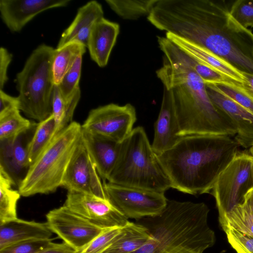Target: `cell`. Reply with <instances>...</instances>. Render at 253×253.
Instances as JSON below:
<instances>
[{
  "instance_id": "obj_1",
  "label": "cell",
  "mask_w": 253,
  "mask_h": 253,
  "mask_svg": "<svg viewBox=\"0 0 253 253\" xmlns=\"http://www.w3.org/2000/svg\"><path fill=\"white\" fill-rule=\"evenodd\" d=\"M157 29L205 48L253 74V33L231 16L225 0H158L147 17Z\"/></svg>"
},
{
  "instance_id": "obj_2",
  "label": "cell",
  "mask_w": 253,
  "mask_h": 253,
  "mask_svg": "<svg viewBox=\"0 0 253 253\" xmlns=\"http://www.w3.org/2000/svg\"><path fill=\"white\" fill-rule=\"evenodd\" d=\"M158 43L163 57L162 65L156 73L169 93L179 136L235 135V125L212 103L205 84L189 63L186 54L166 37H158Z\"/></svg>"
},
{
  "instance_id": "obj_3",
  "label": "cell",
  "mask_w": 253,
  "mask_h": 253,
  "mask_svg": "<svg viewBox=\"0 0 253 253\" xmlns=\"http://www.w3.org/2000/svg\"><path fill=\"white\" fill-rule=\"evenodd\" d=\"M240 146L232 136L199 134L180 137L157 155L171 188L191 195L210 193Z\"/></svg>"
},
{
  "instance_id": "obj_4",
  "label": "cell",
  "mask_w": 253,
  "mask_h": 253,
  "mask_svg": "<svg viewBox=\"0 0 253 253\" xmlns=\"http://www.w3.org/2000/svg\"><path fill=\"white\" fill-rule=\"evenodd\" d=\"M209 211L204 203L168 199L160 214L136 220L150 237L132 253H203L215 240L208 224Z\"/></svg>"
},
{
  "instance_id": "obj_5",
  "label": "cell",
  "mask_w": 253,
  "mask_h": 253,
  "mask_svg": "<svg viewBox=\"0 0 253 253\" xmlns=\"http://www.w3.org/2000/svg\"><path fill=\"white\" fill-rule=\"evenodd\" d=\"M108 182L124 186L165 193L171 188L144 128H134L122 142L117 164Z\"/></svg>"
},
{
  "instance_id": "obj_6",
  "label": "cell",
  "mask_w": 253,
  "mask_h": 253,
  "mask_svg": "<svg viewBox=\"0 0 253 253\" xmlns=\"http://www.w3.org/2000/svg\"><path fill=\"white\" fill-rule=\"evenodd\" d=\"M82 130V125L73 121L55 135L30 167L18 188L22 196L47 194L61 186L67 166L81 139Z\"/></svg>"
},
{
  "instance_id": "obj_7",
  "label": "cell",
  "mask_w": 253,
  "mask_h": 253,
  "mask_svg": "<svg viewBox=\"0 0 253 253\" xmlns=\"http://www.w3.org/2000/svg\"><path fill=\"white\" fill-rule=\"evenodd\" d=\"M55 49L42 44L27 59L15 80L19 110L28 118L42 122L52 114L55 86L52 63Z\"/></svg>"
},
{
  "instance_id": "obj_8",
  "label": "cell",
  "mask_w": 253,
  "mask_h": 253,
  "mask_svg": "<svg viewBox=\"0 0 253 253\" xmlns=\"http://www.w3.org/2000/svg\"><path fill=\"white\" fill-rule=\"evenodd\" d=\"M253 188V157L248 151H238L221 172L210 192L214 198L222 219L241 204Z\"/></svg>"
},
{
  "instance_id": "obj_9",
  "label": "cell",
  "mask_w": 253,
  "mask_h": 253,
  "mask_svg": "<svg viewBox=\"0 0 253 253\" xmlns=\"http://www.w3.org/2000/svg\"><path fill=\"white\" fill-rule=\"evenodd\" d=\"M107 199L124 215L136 220L160 214L168 199L165 193L103 183Z\"/></svg>"
},
{
  "instance_id": "obj_10",
  "label": "cell",
  "mask_w": 253,
  "mask_h": 253,
  "mask_svg": "<svg viewBox=\"0 0 253 253\" xmlns=\"http://www.w3.org/2000/svg\"><path fill=\"white\" fill-rule=\"evenodd\" d=\"M135 107L130 103H110L90 111L82 127L91 132L119 142L131 133L136 121Z\"/></svg>"
},
{
  "instance_id": "obj_11",
  "label": "cell",
  "mask_w": 253,
  "mask_h": 253,
  "mask_svg": "<svg viewBox=\"0 0 253 253\" xmlns=\"http://www.w3.org/2000/svg\"><path fill=\"white\" fill-rule=\"evenodd\" d=\"M46 222L53 233L78 252L82 250L105 229L63 205L46 214Z\"/></svg>"
},
{
  "instance_id": "obj_12",
  "label": "cell",
  "mask_w": 253,
  "mask_h": 253,
  "mask_svg": "<svg viewBox=\"0 0 253 253\" xmlns=\"http://www.w3.org/2000/svg\"><path fill=\"white\" fill-rule=\"evenodd\" d=\"M100 178L81 137L67 166L61 186L68 192L83 193L107 199Z\"/></svg>"
},
{
  "instance_id": "obj_13",
  "label": "cell",
  "mask_w": 253,
  "mask_h": 253,
  "mask_svg": "<svg viewBox=\"0 0 253 253\" xmlns=\"http://www.w3.org/2000/svg\"><path fill=\"white\" fill-rule=\"evenodd\" d=\"M64 205L103 229L123 227L129 221L107 199L93 195L68 192Z\"/></svg>"
},
{
  "instance_id": "obj_14",
  "label": "cell",
  "mask_w": 253,
  "mask_h": 253,
  "mask_svg": "<svg viewBox=\"0 0 253 253\" xmlns=\"http://www.w3.org/2000/svg\"><path fill=\"white\" fill-rule=\"evenodd\" d=\"M38 123L17 136L0 140V172L10 180L12 186L19 187L31 165L29 160V144Z\"/></svg>"
},
{
  "instance_id": "obj_15",
  "label": "cell",
  "mask_w": 253,
  "mask_h": 253,
  "mask_svg": "<svg viewBox=\"0 0 253 253\" xmlns=\"http://www.w3.org/2000/svg\"><path fill=\"white\" fill-rule=\"evenodd\" d=\"M70 1V0H0V17L11 32H19L37 15L49 9L66 6Z\"/></svg>"
},
{
  "instance_id": "obj_16",
  "label": "cell",
  "mask_w": 253,
  "mask_h": 253,
  "mask_svg": "<svg viewBox=\"0 0 253 253\" xmlns=\"http://www.w3.org/2000/svg\"><path fill=\"white\" fill-rule=\"evenodd\" d=\"M212 103L226 113L236 126L234 139L245 148L253 146V113L222 93L215 84H206Z\"/></svg>"
},
{
  "instance_id": "obj_17",
  "label": "cell",
  "mask_w": 253,
  "mask_h": 253,
  "mask_svg": "<svg viewBox=\"0 0 253 253\" xmlns=\"http://www.w3.org/2000/svg\"><path fill=\"white\" fill-rule=\"evenodd\" d=\"M82 141L103 182L108 180L118 161L122 142L82 128Z\"/></svg>"
},
{
  "instance_id": "obj_18",
  "label": "cell",
  "mask_w": 253,
  "mask_h": 253,
  "mask_svg": "<svg viewBox=\"0 0 253 253\" xmlns=\"http://www.w3.org/2000/svg\"><path fill=\"white\" fill-rule=\"evenodd\" d=\"M166 37L188 55L227 78L245 85L247 82L243 74L228 62L209 50L170 33Z\"/></svg>"
},
{
  "instance_id": "obj_19",
  "label": "cell",
  "mask_w": 253,
  "mask_h": 253,
  "mask_svg": "<svg viewBox=\"0 0 253 253\" xmlns=\"http://www.w3.org/2000/svg\"><path fill=\"white\" fill-rule=\"evenodd\" d=\"M180 137L177 120L169 93L164 88L161 109L154 124L152 147L159 155L172 147Z\"/></svg>"
},
{
  "instance_id": "obj_20",
  "label": "cell",
  "mask_w": 253,
  "mask_h": 253,
  "mask_svg": "<svg viewBox=\"0 0 253 253\" xmlns=\"http://www.w3.org/2000/svg\"><path fill=\"white\" fill-rule=\"evenodd\" d=\"M103 15L102 5L95 0L80 7L73 22L62 34L56 48L71 42H78L86 47L93 27Z\"/></svg>"
},
{
  "instance_id": "obj_21",
  "label": "cell",
  "mask_w": 253,
  "mask_h": 253,
  "mask_svg": "<svg viewBox=\"0 0 253 253\" xmlns=\"http://www.w3.org/2000/svg\"><path fill=\"white\" fill-rule=\"evenodd\" d=\"M119 32V25L104 17L93 27L86 47L92 60L100 67L107 65Z\"/></svg>"
},
{
  "instance_id": "obj_22",
  "label": "cell",
  "mask_w": 253,
  "mask_h": 253,
  "mask_svg": "<svg viewBox=\"0 0 253 253\" xmlns=\"http://www.w3.org/2000/svg\"><path fill=\"white\" fill-rule=\"evenodd\" d=\"M52 231L47 222L27 221L19 218L0 225V250L30 239H48Z\"/></svg>"
},
{
  "instance_id": "obj_23",
  "label": "cell",
  "mask_w": 253,
  "mask_h": 253,
  "mask_svg": "<svg viewBox=\"0 0 253 253\" xmlns=\"http://www.w3.org/2000/svg\"><path fill=\"white\" fill-rule=\"evenodd\" d=\"M147 229L137 222L128 221L117 239L102 253H132L150 239Z\"/></svg>"
},
{
  "instance_id": "obj_24",
  "label": "cell",
  "mask_w": 253,
  "mask_h": 253,
  "mask_svg": "<svg viewBox=\"0 0 253 253\" xmlns=\"http://www.w3.org/2000/svg\"><path fill=\"white\" fill-rule=\"evenodd\" d=\"M219 221L223 230L230 227L253 236V188L247 193L241 204Z\"/></svg>"
},
{
  "instance_id": "obj_25",
  "label": "cell",
  "mask_w": 253,
  "mask_h": 253,
  "mask_svg": "<svg viewBox=\"0 0 253 253\" xmlns=\"http://www.w3.org/2000/svg\"><path fill=\"white\" fill-rule=\"evenodd\" d=\"M86 46L78 42L68 43L55 49L52 63V71L55 85H58L77 57L84 53Z\"/></svg>"
},
{
  "instance_id": "obj_26",
  "label": "cell",
  "mask_w": 253,
  "mask_h": 253,
  "mask_svg": "<svg viewBox=\"0 0 253 253\" xmlns=\"http://www.w3.org/2000/svg\"><path fill=\"white\" fill-rule=\"evenodd\" d=\"M81 97L79 88L72 98L68 101L62 97L58 85H55L52 99V114L56 123L55 135L72 123L75 109Z\"/></svg>"
},
{
  "instance_id": "obj_27",
  "label": "cell",
  "mask_w": 253,
  "mask_h": 253,
  "mask_svg": "<svg viewBox=\"0 0 253 253\" xmlns=\"http://www.w3.org/2000/svg\"><path fill=\"white\" fill-rule=\"evenodd\" d=\"M56 123L52 115L39 122L29 144V160L31 166L47 147L55 135Z\"/></svg>"
},
{
  "instance_id": "obj_28",
  "label": "cell",
  "mask_w": 253,
  "mask_h": 253,
  "mask_svg": "<svg viewBox=\"0 0 253 253\" xmlns=\"http://www.w3.org/2000/svg\"><path fill=\"white\" fill-rule=\"evenodd\" d=\"M110 8L126 20H135L147 17L158 0H106Z\"/></svg>"
},
{
  "instance_id": "obj_29",
  "label": "cell",
  "mask_w": 253,
  "mask_h": 253,
  "mask_svg": "<svg viewBox=\"0 0 253 253\" xmlns=\"http://www.w3.org/2000/svg\"><path fill=\"white\" fill-rule=\"evenodd\" d=\"M10 180L0 172V225L17 218V204L21 196Z\"/></svg>"
},
{
  "instance_id": "obj_30",
  "label": "cell",
  "mask_w": 253,
  "mask_h": 253,
  "mask_svg": "<svg viewBox=\"0 0 253 253\" xmlns=\"http://www.w3.org/2000/svg\"><path fill=\"white\" fill-rule=\"evenodd\" d=\"M17 109L0 118V140L12 138L28 129L34 121L23 117Z\"/></svg>"
},
{
  "instance_id": "obj_31",
  "label": "cell",
  "mask_w": 253,
  "mask_h": 253,
  "mask_svg": "<svg viewBox=\"0 0 253 253\" xmlns=\"http://www.w3.org/2000/svg\"><path fill=\"white\" fill-rule=\"evenodd\" d=\"M84 54L81 53L78 55L58 85L60 93L66 101L71 99L77 90L80 88L79 82Z\"/></svg>"
},
{
  "instance_id": "obj_32",
  "label": "cell",
  "mask_w": 253,
  "mask_h": 253,
  "mask_svg": "<svg viewBox=\"0 0 253 253\" xmlns=\"http://www.w3.org/2000/svg\"><path fill=\"white\" fill-rule=\"evenodd\" d=\"M122 228L113 227L104 229L79 253H102L117 239Z\"/></svg>"
},
{
  "instance_id": "obj_33",
  "label": "cell",
  "mask_w": 253,
  "mask_h": 253,
  "mask_svg": "<svg viewBox=\"0 0 253 253\" xmlns=\"http://www.w3.org/2000/svg\"><path fill=\"white\" fill-rule=\"evenodd\" d=\"M215 85L222 93L253 113V95L244 85Z\"/></svg>"
},
{
  "instance_id": "obj_34",
  "label": "cell",
  "mask_w": 253,
  "mask_h": 253,
  "mask_svg": "<svg viewBox=\"0 0 253 253\" xmlns=\"http://www.w3.org/2000/svg\"><path fill=\"white\" fill-rule=\"evenodd\" d=\"M233 18L245 28L253 27V0H237L230 6Z\"/></svg>"
},
{
  "instance_id": "obj_35",
  "label": "cell",
  "mask_w": 253,
  "mask_h": 253,
  "mask_svg": "<svg viewBox=\"0 0 253 253\" xmlns=\"http://www.w3.org/2000/svg\"><path fill=\"white\" fill-rule=\"evenodd\" d=\"M53 243L51 239L27 240L2 249L0 253H39Z\"/></svg>"
},
{
  "instance_id": "obj_36",
  "label": "cell",
  "mask_w": 253,
  "mask_h": 253,
  "mask_svg": "<svg viewBox=\"0 0 253 253\" xmlns=\"http://www.w3.org/2000/svg\"><path fill=\"white\" fill-rule=\"evenodd\" d=\"M223 230L228 242L237 253H253V236L230 227Z\"/></svg>"
},
{
  "instance_id": "obj_37",
  "label": "cell",
  "mask_w": 253,
  "mask_h": 253,
  "mask_svg": "<svg viewBox=\"0 0 253 253\" xmlns=\"http://www.w3.org/2000/svg\"><path fill=\"white\" fill-rule=\"evenodd\" d=\"M19 103L17 96H12L0 89V118L16 110H19Z\"/></svg>"
},
{
  "instance_id": "obj_38",
  "label": "cell",
  "mask_w": 253,
  "mask_h": 253,
  "mask_svg": "<svg viewBox=\"0 0 253 253\" xmlns=\"http://www.w3.org/2000/svg\"><path fill=\"white\" fill-rule=\"evenodd\" d=\"M12 55L5 48H0V89L2 90L8 79L7 71Z\"/></svg>"
},
{
  "instance_id": "obj_39",
  "label": "cell",
  "mask_w": 253,
  "mask_h": 253,
  "mask_svg": "<svg viewBox=\"0 0 253 253\" xmlns=\"http://www.w3.org/2000/svg\"><path fill=\"white\" fill-rule=\"evenodd\" d=\"M70 246L63 242L62 243H53L50 246L39 253H79Z\"/></svg>"
},
{
  "instance_id": "obj_40",
  "label": "cell",
  "mask_w": 253,
  "mask_h": 253,
  "mask_svg": "<svg viewBox=\"0 0 253 253\" xmlns=\"http://www.w3.org/2000/svg\"><path fill=\"white\" fill-rule=\"evenodd\" d=\"M247 83L245 84V88L253 95V74L243 73Z\"/></svg>"
},
{
  "instance_id": "obj_41",
  "label": "cell",
  "mask_w": 253,
  "mask_h": 253,
  "mask_svg": "<svg viewBox=\"0 0 253 253\" xmlns=\"http://www.w3.org/2000/svg\"><path fill=\"white\" fill-rule=\"evenodd\" d=\"M249 152L253 157V146L249 149Z\"/></svg>"
}]
</instances>
